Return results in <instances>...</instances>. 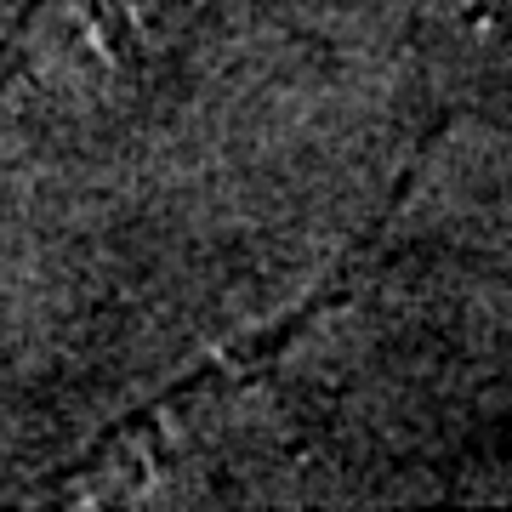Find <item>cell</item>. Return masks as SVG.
<instances>
[{"instance_id":"obj_1","label":"cell","mask_w":512,"mask_h":512,"mask_svg":"<svg viewBox=\"0 0 512 512\" xmlns=\"http://www.w3.org/2000/svg\"><path fill=\"white\" fill-rule=\"evenodd\" d=\"M52 52L69 69L120 74L143 52V0H52Z\"/></svg>"}]
</instances>
